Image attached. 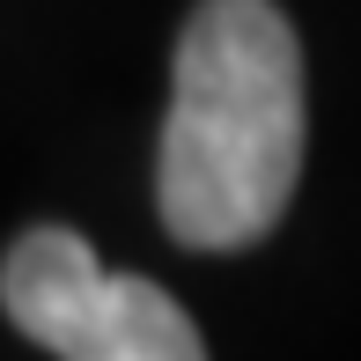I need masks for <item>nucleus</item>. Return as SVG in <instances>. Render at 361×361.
<instances>
[{"instance_id": "obj_1", "label": "nucleus", "mask_w": 361, "mask_h": 361, "mask_svg": "<svg viewBox=\"0 0 361 361\" xmlns=\"http://www.w3.org/2000/svg\"><path fill=\"white\" fill-rule=\"evenodd\" d=\"M302 44L273 0H200L177 37L155 207L185 251L228 258L281 228L302 177Z\"/></svg>"}, {"instance_id": "obj_2", "label": "nucleus", "mask_w": 361, "mask_h": 361, "mask_svg": "<svg viewBox=\"0 0 361 361\" xmlns=\"http://www.w3.org/2000/svg\"><path fill=\"white\" fill-rule=\"evenodd\" d=\"M0 310L59 361H200L207 339L147 273H104L89 236L44 221L0 258Z\"/></svg>"}]
</instances>
